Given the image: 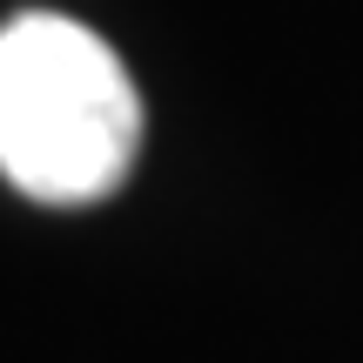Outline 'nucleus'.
Listing matches in <instances>:
<instances>
[{"label":"nucleus","instance_id":"obj_1","mask_svg":"<svg viewBox=\"0 0 363 363\" xmlns=\"http://www.w3.org/2000/svg\"><path fill=\"white\" fill-rule=\"evenodd\" d=\"M142 148V94L121 54L67 13L0 27V175L21 195L81 208L121 189Z\"/></svg>","mask_w":363,"mask_h":363}]
</instances>
